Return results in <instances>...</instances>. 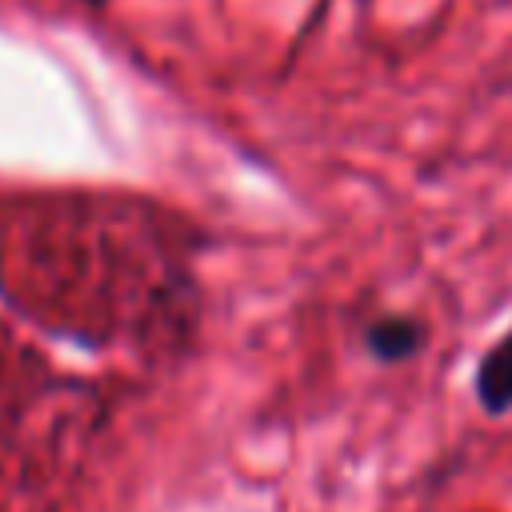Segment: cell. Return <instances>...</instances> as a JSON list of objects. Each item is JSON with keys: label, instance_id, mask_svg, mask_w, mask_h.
<instances>
[{"label": "cell", "instance_id": "cell-1", "mask_svg": "<svg viewBox=\"0 0 512 512\" xmlns=\"http://www.w3.org/2000/svg\"><path fill=\"white\" fill-rule=\"evenodd\" d=\"M476 396H480L484 412H508L512 408V328L480 356Z\"/></svg>", "mask_w": 512, "mask_h": 512}, {"label": "cell", "instance_id": "cell-2", "mask_svg": "<svg viewBox=\"0 0 512 512\" xmlns=\"http://www.w3.org/2000/svg\"><path fill=\"white\" fill-rule=\"evenodd\" d=\"M364 344H368V352L376 360L396 364V360H408V356H416L424 348V324L412 320V316H400V312L396 316H380V320L368 324Z\"/></svg>", "mask_w": 512, "mask_h": 512}, {"label": "cell", "instance_id": "cell-3", "mask_svg": "<svg viewBox=\"0 0 512 512\" xmlns=\"http://www.w3.org/2000/svg\"><path fill=\"white\" fill-rule=\"evenodd\" d=\"M92 4H100V0H92Z\"/></svg>", "mask_w": 512, "mask_h": 512}]
</instances>
